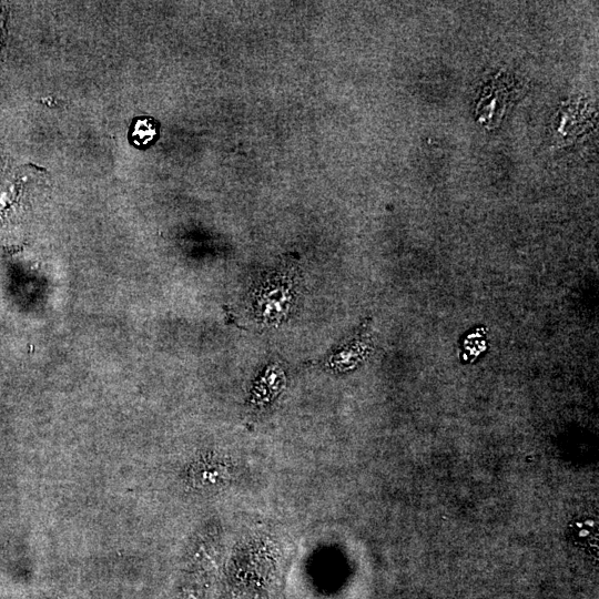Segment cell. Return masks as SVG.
Returning <instances> with one entry per match:
<instances>
[{"label": "cell", "instance_id": "obj_1", "mask_svg": "<svg viewBox=\"0 0 599 599\" xmlns=\"http://www.w3.org/2000/svg\"><path fill=\"white\" fill-rule=\"evenodd\" d=\"M297 271L285 265L263 275L251 292V311L264 325H277L290 314L293 305Z\"/></svg>", "mask_w": 599, "mask_h": 599}, {"label": "cell", "instance_id": "obj_2", "mask_svg": "<svg viewBox=\"0 0 599 599\" xmlns=\"http://www.w3.org/2000/svg\"><path fill=\"white\" fill-rule=\"evenodd\" d=\"M156 122L151 118L136 119L130 134L132 143L138 146L149 145L158 136Z\"/></svg>", "mask_w": 599, "mask_h": 599}]
</instances>
